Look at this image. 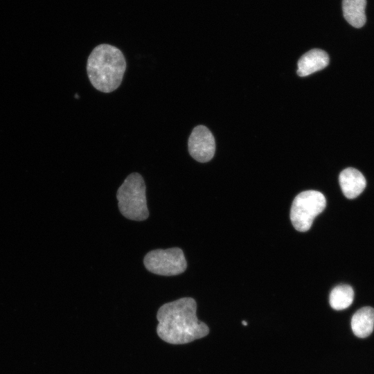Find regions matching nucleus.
Wrapping results in <instances>:
<instances>
[{"mask_svg": "<svg viewBox=\"0 0 374 374\" xmlns=\"http://www.w3.org/2000/svg\"><path fill=\"white\" fill-rule=\"evenodd\" d=\"M197 303L191 297H184L161 305L157 311V333L164 341L185 344L206 336L208 326L196 315Z\"/></svg>", "mask_w": 374, "mask_h": 374, "instance_id": "1", "label": "nucleus"}, {"mask_svg": "<svg viewBox=\"0 0 374 374\" xmlns=\"http://www.w3.org/2000/svg\"><path fill=\"white\" fill-rule=\"evenodd\" d=\"M126 66L125 58L119 48L102 44L96 46L89 55L87 71L96 89L110 93L121 85Z\"/></svg>", "mask_w": 374, "mask_h": 374, "instance_id": "2", "label": "nucleus"}, {"mask_svg": "<svg viewBox=\"0 0 374 374\" xmlns=\"http://www.w3.org/2000/svg\"><path fill=\"white\" fill-rule=\"evenodd\" d=\"M121 213L127 219L143 221L149 216L143 177L133 172L129 175L116 193Z\"/></svg>", "mask_w": 374, "mask_h": 374, "instance_id": "3", "label": "nucleus"}, {"mask_svg": "<svg viewBox=\"0 0 374 374\" xmlns=\"http://www.w3.org/2000/svg\"><path fill=\"white\" fill-rule=\"evenodd\" d=\"M324 195L317 190H305L297 195L290 210V220L299 231L309 230L314 218L326 208Z\"/></svg>", "mask_w": 374, "mask_h": 374, "instance_id": "4", "label": "nucleus"}, {"mask_svg": "<svg viewBox=\"0 0 374 374\" xmlns=\"http://www.w3.org/2000/svg\"><path fill=\"white\" fill-rule=\"evenodd\" d=\"M143 262L149 271L166 276L180 274L187 267L184 252L178 247L150 251L144 257Z\"/></svg>", "mask_w": 374, "mask_h": 374, "instance_id": "5", "label": "nucleus"}, {"mask_svg": "<svg viewBox=\"0 0 374 374\" xmlns=\"http://www.w3.org/2000/svg\"><path fill=\"white\" fill-rule=\"evenodd\" d=\"M190 155L196 161L205 163L212 159L215 152V142L211 131L199 125L192 131L188 141Z\"/></svg>", "mask_w": 374, "mask_h": 374, "instance_id": "6", "label": "nucleus"}, {"mask_svg": "<svg viewBox=\"0 0 374 374\" xmlns=\"http://www.w3.org/2000/svg\"><path fill=\"white\" fill-rule=\"evenodd\" d=\"M339 181L344 195L348 199H353L359 195L366 185L364 175L353 168L342 170L339 177Z\"/></svg>", "mask_w": 374, "mask_h": 374, "instance_id": "7", "label": "nucleus"}, {"mask_svg": "<svg viewBox=\"0 0 374 374\" xmlns=\"http://www.w3.org/2000/svg\"><path fill=\"white\" fill-rule=\"evenodd\" d=\"M329 57L324 51L315 48L303 55L298 61L297 74L304 77L328 66Z\"/></svg>", "mask_w": 374, "mask_h": 374, "instance_id": "8", "label": "nucleus"}, {"mask_svg": "<svg viewBox=\"0 0 374 374\" xmlns=\"http://www.w3.org/2000/svg\"><path fill=\"white\" fill-rule=\"evenodd\" d=\"M351 328L357 337H368L374 328V309L371 307H364L358 310L352 317Z\"/></svg>", "mask_w": 374, "mask_h": 374, "instance_id": "9", "label": "nucleus"}, {"mask_svg": "<svg viewBox=\"0 0 374 374\" xmlns=\"http://www.w3.org/2000/svg\"><path fill=\"white\" fill-rule=\"evenodd\" d=\"M366 0H343L342 10L346 20L355 28L362 27L366 21Z\"/></svg>", "mask_w": 374, "mask_h": 374, "instance_id": "10", "label": "nucleus"}, {"mask_svg": "<svg viewBox=\"0 0 374 374\" xmlns=\"http://www.w3.org/2000/svg\"><path fill=\"white\" fill-rule=\"evenodd\" d=\"M354 299V291L348 285H339L330 292L329 302L330 306L336 310L348 308Z\"/></svg>", "mask_w": 374, "mask_h": 374, "instance_id": "11", "label": "nucleus"}, {"mask_svg": "<svg viewBox=\"0 0 374 374\" xmlns=\"http://www.w3.org/2000/svg\"><path fill=\"white\" fill-rule=\"evenodd\" d=\"M242 325L244 326H247V321H242Z\"/></svg>", "mask_w": 374, "mask_h": 374, "instance_id": "12", "label": "nucleus"}]
</instances>
